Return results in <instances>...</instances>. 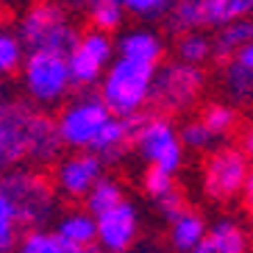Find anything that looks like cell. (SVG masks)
I'll return each instance as SVG.
<instances>
[{"mask_svg": "<svg viewBox=\"0 0 253 253\" xmlns=\"http://www.w3.org/2000/svg\"><path fill=\"white\" fill-rule=\"evenodd\" d=\"M153 70L150 64L128 59H114L106 67L100 78V103L106 106L109 117L131 120L139 117L142 109L150 103V84H153Z\"/></svg>", "mask_w": 253, "mask_h": 253, "instance_id": "6da1fadb", "label": "cell"}, {"mask_svg": "<svg viewBox=\"0 0 253 253\" xmlns=\"http://www.w3.org/2000/svg\"><path fill=\"white\" fill-rule=\"evenodd\" d=\"M14 34L23 42V47L56 53V56H64V59L81 37L73 17L56 3H34L31 8H25L17 20Z\"/></svg>", "mask_w": 253, "mask_h": 253, "instance_id": "7a4b0ae2", "label": "cell"}, {"mask_svg": "<svg viewBox=\"0 0 253 253\" xmlns=\"http://www.w3.org/2000/svg\"><path fill=\"white\" fill-rule=\"evenodd\" d=\"M0 192L8 198V203L14 206L20 225H31L42 228L50 223L56 211H59V198L53 184L37 170H20L14 167L11 172L0 175Z\"/></svg>", "mask_w": 253, "mask_h": 253, "instance_id": "3957f363", "label": "cell"}, {"mask_svg": "<svg viewBox=\"0 0 253 253\" xmlns=\"http://www.w3.org/2000/svg\"><path fill=\"white\" fill-rule=\"evenodd\" d=\"M206 89V73L201 67H189L181 61H164L153 70L150 84V103L164 114L189 112Z\"/></svg>", "mask_w": 253, "mask_h": 253, "instance_id": "277c9868", "label": "cell"}, {"mask_svg": "<svg viewBox=\"0 0 253 253\" xmlns=\"http://www.w3.org/2000/svg\"><path fill=\"white\" fill-rule=\"evenodd\" d=\"M134 145L136 153L148 162V167H156L167 175H175L184 164V145H181L178 128L172 126L170 117H162V114L145 117L142 114L139 126L134 131Z\"/></svg>", "mask_w": 253, "mask_h": 253, "instance_id": "5b68a950", "label": "cell"}, {"mask_svg": "<svg viewBox=\"0 0 253 253\" xmlns=\"http://www.w3.org/2000/svg\"><path fill=\"white\" fill-rule=\"evenodd\" d=\"M23 89L37 106H56L73 89L67 59L56 53L31 50L23 61Z\"/></svg>", "mask_w": 253, "mask_h": 253, "instance_id": "8992f818", "label": "cell"}, {"mask_svg": "<svg viewBox=\"0 0 253 253\" xmlns=\"http://www.w3.org/2000/svg\"><path fill=\"white\" fill-rule=\"evenodd\" d=\"M251 186V156L239 148H217L203 164V192L217 203L239 198Z\"/></svg>", "mask_w": 253, "mask_h": 253, "instance_id": "52a82bcc", "label": "cell"}, {"mask_svg": "<svg viewBox=\"0 0 253 253\" xmlns=\"http://www.w3.org/2000/svg\"><path fill=\"white\" fill-rule=\"evenodd\" d=\"M106 120H109V112L100 103V97L84 92L75 100H70L53 123H56L61 148H73L75 153H81V150H89L92 139L103 128Z\"/></svg>", "mask_w": 253, "mask_h": 253, "instance_id": "ba28073f", "label": "cell"}, {"mask_svg": "<svg viewBox=\"0 0 253 253\" xmlns=\"http://www.w3.org/2000/svg\"><path fill=\"white\" fill-rule=\"evenodd\" d=\"M114 61V39L100 31H84L75 47L67 53V70L73 86H92L103 78L106 67Z\"/></svg>", "mask_w": 253, "mask_h": 253, "instance_id": "9c48e42d", "label": "cell"}, {"mask_svg": "<svg viewBox=\"0 0 253 253\" xmlns=\"http://www.w3.org/2000/svg\"><path fill=\"white\" fill-rule=\"evenodd\" d=\"M142 214L136 203L123 201L112 211L95 217V242L106 253H128L139 242Z\"/></svg>", "mask_w": 253, "mask_h": 253, "instance_id": "30bf717a", "label": "cell"}, {"mask_svg": "<svg viewBox=\"0 0 253 253\" xmlns=\"http://www.w3.org/2000/svg\"><path fill=\"white\" fill-rule=\"evenodd\" d=\"M100 175H103V164L97 162V156H92L89 150H81V153H70V156L56 162L53 184H56L61 198L84 201Z\"/></svg>", "mask_w": 253, "mask_h": 253, "instance_id": "8fae6325", "label": "cell"}, {"mask_svg": "<svg viewBox=\"0 0 253 253\" xmlns=\"http://www.w3.org/2000/svg\"><path fill=\"white\" fill-rule=\"evenodd\" d=\"M34 106L14 100L0 109V170L17 167L25 162V148H28V126L34 117Z\"/></svg>", "mask_w": 253, "mask_h": 253, "instance_id": "7c38bea8", "label": "cell"}, {"mask_svg": "<svg viewBox=\"0 0 253 253\" xmlns=\"http://www.w3.org/2000/svg\"><path fill=\"white\" fill-rule=\"evenodd\" d=\"M114 53H120L117 59L139 61V64H150L156 67L164 59V37L150 25H134V28L123 31L114 39Z\"/></svg>", "mask_w": 253, "mask_h": 253, "instance_id": "4fadbf2b", "label": "cell"}, {"mask_svg": "<svg viewBox=\"0 0 253 253\" xmlns=\"http://www.w3.org/2000/svg\"><path fill=\"white\" fill-rule=\"evenodd\" d=\"M142 117V114H139ZM139 117H131V120H117V117H109L103 123V128L97 131V136L92 139L89 145V153L97 156L100 164H117L123 162V156L128 153V145L134 142V131L139 126Z\"/></svg>", "mask_w": 253, "mask_h": 253, "instance_id": "5bb4252c", "label": "cell"}, {"mask_svg": "<svg viewBox=\"0 0 253 253\" xmlns=\"http://www.w3.org/2000/svg\"><path fill=\"white\" fill-rule=\"evenodd\" d=\"M61 156V142L56 134V123L45 112H34L28 126V148H25V162L34 164H56Z\"/></svg>", "mask_w": 253, "mask_h": 253, "instance_id": "9a60e30c", "label": "cell"}, {"mask_svg": "<svg viewBox=\"0 0 253 253\" xmlns=\"http://www.w3.org/2000/svg\"><path fill=\"white\" fill-rule=\"evenodd\" d=\"M206 253H248L251 237L248 228L234 217H217L211 225H206V239H203Z\"/></svg>", "mask_w": 253, "mask_h": 253, "instance_id": "2e32d148", "label": "cell"}, {"mask_svg": "<svg viewBox=\"0 0 253 253\" xmlns=\"http://www.w3.org/2000/svg\"><path fill=\"white\" fill-rule=\"evenodd\" d=\"M206 239V220L201 211L195 209H184L175 220H170L167 228V242L175 253H192L198 248H203Z\"/></svg>", "mask_w": 253, "mask_h": 253, "instance_id": "e0dca14e", "label": "cell"}, {"mask_svg": "<svg viewBox=\"0 0 253 253\" xmlns=\"http://www.w3.org/2000/svg\"><path fill=\"white\" fill-rule=\"evenodd\" d=\"M223 86L231 95V100L245 103L253 92V45H245L242 50H237L225 64L223 73Z\"/></svg>", "mask_w": 253, "mask_h": 253, "instance_id": "ac0fdd59", "label": "cell"}, {"mask_svg": "<svg viewBox=\"0 0 253 253\" xmlns=\"http://www.w3.org/2000/svg\"><path fill=\"white\" fill-rule=\"evenodd\" d=\"M56 237L64 242V245L73 248H86L89 251L95 245V217L86 214L84 209H73V211H64V214H56Z\"/></svg>", "mask_w": 253, "mask_h": 253, "instance_id": "d6986e66", "label": "cell"}, {"mask_svg": "<svg viewBox=\"0 0 253 253\" xmlns=\"http://www.w3.org/2000/svg\"><path fill=\"white\" fill-rule=\"evenodd\" d=\"M251 39H253L251 20H234V23L217 28L214 39H211V59L228 61L237 50H242L245 45H251Z\"/></svg>", "mask_w": 253, "mask_h": 253, "instance_id": "ffe728a7", "label": "cell"}, {"mask_svg": "<svg viewBox=\"0 0 253 253\" xmlns=\"http://www.w3.org/2000/svg\"><path fill=\"white\" fill-rule=\"evenodd\" d=\"M123 201H126V186L114 175H100L84 198V211L92 217H100L106 211H112L114 206H120Z\"/></svg>", "mask_w": 253, "mask_h": 253, "instance_id": "44dd1931", "label": "cell"}, {"mask_svg": "<svg viewBox=\"0 0 253 253\" xmlns=\"http://www.w3.org/2000/svg\"><path fill=\"white\" fill-rule=\"evenodd\" d=\"M203 28H223L234 20H248L253 11L251 0H201Z\"/></svg>", "mask_w": 253, "mask_h": 253, "instance_id": "7402d4cb", "label": "cell"}, {"mask_svg": "<svg viewBox=\"0 0 253 253\" xmlns=\"http://www.w3.org/2000/svg\"><path fill=\"white\" fill-rule=\"evenodd\" d=\"M198 120H201L203 128L211 134V139L217 142V139H225V136H231L237 131L239 114L234 106L223 103V100H211V103H206V109H203V114Z\"/></svg>", "mask_w": 253, "mask_h": 253, "instance_id": "603a6c76", "label": "cell"}, {"mask_svg": "<svg viewBox=\"0 0 253 253\" xmlns=\"http://www.w3.org/2000/svg\"><path fill=\"white\" fill-rule=\"evenodd\" d=\"M164 23L172 34H195L203 28V11L201 0H181V3H170V11L164 14Z\"/></svg>", "mask_w": 253, "mask_h": 253, "instance_id": "cb8c5ba5", "label": "cell"}, {"mask_svg": "<svg viewBox=\"0 0 253 253\" xmlns=\"http://www.w3.org/2000/svg\"><path fill=\"white\" fill-rule=\"evenodd\" d=\"M92 20V31H100L106 37H112V31L123 28L126 23V8L120 0H97V3H89L86 6Z\"/></svg>", "mask_w": 253, "mask_h": 253, "instance_id": "d4e9b609", "label": "cell"}, {"mask_svg": "<svg viewBox=\"0 0 253 253\" xmlns=\"http://www.w3.org/2000/svg\"><path fill=\"white\" fill-rule=\"evenodd\" d=\"M175 53H178L181 64H189V67H201L203 61L211 59V39L201 31L195 34H184L175 42Z\"/></svg>", "mask_w": 253, "mask_h": 253, "instance_id": "484cf974", "label": "cell"}, {"mask_svg": "<svg viewBox=\"0 0 253 253\" xmlns=\"http://www.w3.org/2000/svg\"><path fill=\"white\" fill-rule=\"evenodd\" d=\"M25 61V47L17 39L14 31L3 28L0 31V75H11L23 67Z\"/></svg>", "mask_w": 253, "mask_h": 253, "instance_id": "4316f807", "label": "cell"}, {"mask_svg": "<svg viewBox=\"0 0 253 253\" xmlns=\"http://www.w3.org/2000/svg\"><path fill=\"white\" fill-rule=\"evenodd\" d=\"M14 253H64V242L53 231L34 228L17 242Z\"/></svg>", "mask_w": 253, "mask_h": 253, "instance_id": "83f0119b", "label": "cell"}, {"mask_svg": "<svg viewBox=\"0 0 253 253\" xmlns=\"http://www.w3.org/2000/svg\"><path fill=\"white\" fill-rule=\"evenodd\" d=\"M17 242H20V220L8 198L0 192V253H14Z\"/></svg>", "mask_w": 253, "mask_h": 253, "instance_id": "f1b7e54d", "label": "cell"}, {"mask_svg": "<svg viewBox=\"0 0 253 253\" xmlns=\"http://www.w3.org/2000/svg\"><path fill=\"white\" fill-rule=\"evenodd\" d=\"M126 14L136 17L142 23H156V20H164V14L170 11V0H128L123 3Z\"/></svg>", "mask_w": 253, "mask_h": 253, "instance_id": "f546056e", "label": "cell"}, {"mask_svg": "<svg viewBox=\"0 0 253 253\" xmlns=\"http://www.w3.org/2000/svg\"><path fill=\"white\" fill-rule=\"evenodd\" d=\"M178 139H181V145H184V150H209L214 145L211 134L203 128V123L198 117L186 120L184 126L178 128Z\"/></svg>", "mask_w": 253, "mask_h": 253, "instance_id": "4dcf8cb0", "label": "cell"}, {"mask_svg": "<svg viewBox=\"0 0 253 253\" xmlns=\"http://www.w3.org/2000/svg\"><path fill=\"white\" fill-rule=\"evenodd\" d=\"M142 189H145V195L148 198H162V195H167L170 189H175V181H172V175H167V172L156 170V167H148L145 170V175H142Z\"/></svg>", "mask_w": 253, "mask_h": 253, "instance_id": "1f68e13d", "label": "cell"}, {"mask_svg": "<svg viewBox=\"0 0 253 253\" xmlns=\"http://www.w3.org/2000/svg\"><path fill=\"white\" fill-rule=\"evenodd\" d=\"M153 206H156V211L164 217V220H167V223H170V220H175V217H178L181 211L186 209V203H184V195H181L178 189H170L167 195L156 198V201H153Z\"/></svg>", "mask_w": 253, "mask_h": 253, "instance_id": "d6a6232c", "label": "cell"}, {"mask_svg": "<svg viewBox=\"0 0 253 253\" xmlns=\"http://www.w3.org/2000/svg\"><path fill=\"white\" fill-rule=\"evenodd\" d=\"M131 251H134V253H164L162 248L156 245V242H136Z\"/></svg>", "mask_w": 253, "mask_h": 253, "instance_id": "836d02e7", "label": "cell"}, {"mask_svg": "<svg viewBox=\"0 0 253 253\" xmlns=\"http://www.w3.org/2000/svg\"><path fill=\"white\" fill-rule=\"evenodd\" d=\"M6 106V84H3V78H0V109Z\"/></svg>", "mask_w": 253, "mask_h": 253, "instance_id": "e575fe53", "label": "cell"}, {"mask_svg": "<svg viewBox=\"0 0 253 253\" xmlns=\"http://www.w3.org/2000/svg\"><path fill=\"white\" fill-rule=\"evenodd\" d=\"M192 253H206V248H198V251H192Z\"/></svg>", "mask_w": 253, "mask_h": 253, "instance_id": "d590c367", "label": "cell"}]
</instances>
